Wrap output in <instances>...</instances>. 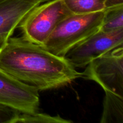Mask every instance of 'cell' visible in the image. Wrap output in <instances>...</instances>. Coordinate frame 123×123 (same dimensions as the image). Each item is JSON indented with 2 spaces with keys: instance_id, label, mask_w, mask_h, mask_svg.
<instances>
[{
  "instance_id": "cell-1",
  "label": "cell",
  "mask_w": 123,
  "mask_h": 123,
  "mask_svg": "<svg viewBox=\"0 0 123 123\" xmlns=\"http://www.w3.org/2000/svg\"><path fill=\"white\" fill-rule=\"evenodd\" d=\"M0 68L38 91L53 90L81 78L65 56L52 54L23 37H10L0 52Z\"/></svg>"
},
{
  "instance_id": "cell-2",
  "label": "cell",
  "mask_w": 123,
  "mask_h": 123,
  "mask_svg": "<svg viewBox=\"0 0 123 123\" xmlns=\"http://www.w3.org/2000/svg\"><path fill=\"white\" fill-rule=\"evenodd\" d=\"M104 15L105 10L88 14L72 13L58 24L42 46L54 55L65 56L100 29Z\"/></svg>"
},
{
  "instance_id": "cell-3",
  "label": "cell",
  "mask_w": 123,
  "mask_h": 123,
  "mask_svg": "<svg viewBox=\"0 0 123 123\" xmlns=\"http://www.w3.org/2000/svg\"><path fill=\"white\" fill-rule=\"evenodd\" d=\"M70 14L63 0H52L31 10L18 28L24 38L42 46L58 24Z\"/></svg>"
},
{
  "instance_id": "cell-4",
  "label": "cell",
  "mask_w": 123,
  "mask_h": 123,
  "mask_svg": "<svg viewBox=\"0 0 123 123\" xmlns=\"http://www.w3.org/2000/svg\"><path fill=\"white\" fill-rule=\"evenodd\" d=\"M123 46L92 60L81 73V78L96 82L105 91L123 97Z\"/></svg>"
},
{
  "instance_id": "cell-5",
  "label": "cell",
  "mask_w": 123,
  "mask_h": 123,
  "mask_svg": "<svg viewBox=\"0 0 123 123\" xmlns=\"http://www.w3.org/2000/svg\"><path fill=\"white\" fill-rule=\"evenodd\" d=\"M123 46V28L112 31L99 30L71 49L65 56L74 68H84L91 61Z\"/></svg>"
},
{
  "instance_id": "cell-6",
  "label": "cell",
  "mask_w": 123,
  "mask_h": 123,
  "mask_svg": "<svg viewBox=\"0 0 123 123\" xmlns=\"http://www.w3.org/2000/svg\"><path fill=\"white\" fill-rule=\"evenodd\" d=\"M39 91L33 86L20 82L0 68V104L21 113L38 112Z\"/></svg>"
},
{
  "instance_id": "cell-7",
  "label": "cell",
  "mask_w": 123,
  "mask_h": 123,
  "mask_svg": "<svg viewBox=\"0 0 123 123\" xmlns=\"http://www.w3.org/2000/svg\"><path fill=\"white\" fill-rule=\"evenodd\" d=\"M40 4L34 0H0V33L12 36L30 11Z\"/></svg>"
},
{
  "instance_id": "cell-8",
  "label": "cell",
  "mask_w": 123,
  "mask_h": 123,
  "mask_svg": "<svg viewBox=\"0 0 123 123\" xmlns=\"http://www.w3.org/2000/svg\"><path fill=\"white\" fill-rule=\"evenodd\" d=\"M100 123H123V97L105 91Z\"/></svg>"
},
{
  "instance_id": "cell-9",
  "label": "cell",
  "mask_w": 123,
  "mask_h": 123,
  "mask_svg": "<svg viewBox=\"0 0 123 123\" xmlns=\"http://www.w3.org/2000/svg\"><path fill=\"white\" fill-rule=\"evenodd\" d=\"M65 5L74 14H88L105 9L106 0H63Z\"/></svg>"
},
{
  "instance_id": "cell-10",
  "label": "cell",
  "mask_w": 123,
  "mask_h": 123,
  "mask_svg": "<svg viewBox=\"0 0 123 123\" xmlns=\"http://www.w3.org/2000/svg\"><path fill=\"white\" fill-rule=\"evenodd\" d=\"M123 5L105 9L103 22L100 30L112 31L123 28Z\"/></svg>"
},
{
  "instance_id": "cell-11",
  "label": "cell",
  "mask_w": 123,
  "mask_h": 123,
  "mask_svg": "<svg viewBox=\"0 0 123 123\" xmlns=\"http://www.w3.org/2000/svg\"><path fill=\"white\" fill-rule=\"evenodd\" d=\"M72 123L73 121L61 117L60 115L52 116L46 114L20 113L14 123Z\"/></svg>"
},
{
  "instance_id": "cell-12",
  "label": "cell",
  "mask_w": 123,
  "mask_h": 123,
  "mask_svg": "<svg viewBox=\"0 0 123 123\" xmlns=\"http://www.w3.org/2000/svg\"><path fill=\"white\" fill-rule=\"evenodd\" d=\"M20 113L14 108L0 104V123H14Z\"/></svg>"
},
{
  "instance_id": "cell-13",
  "label": "cell",
  "mask_w": 123,
  "mask_h": 123,
  "mask_svg": "<svg viewBox=\"0 0 123 123\" xmlns=\"http://www.w3.org/2000/svg\"><path fill=\"white\" fill-rule=\"evenodd\" d=\"M123 5V0H106L105 8Z\"/></svg>"
},
{
  "instance_id": "cell-14",
  "label": "cell",
  "mask_w": 123,
  "mask_h": 123,
  "mask_svg": "<svg viewBox=\"0 0 123 123\" xmlns=\"http://www.w3.org/2000/svg\"><path fill=\"white\" fill-rule=\"evenodd\" d=\"M11 36L7 33H0V52L6 44L8 38Z\"/></svg>"
},
{
  "instance_id": "cell-15",
  "label": "cell",
  "mask_w": 123,
  "mask_h": 123,
  "mask_svg": "<svg viewBox=\"0 0 123 123\" xmlns=\"http://www.w3.org/2000/svg\"><path fill=\"white\" fill-rule=\"evenodd\" d=\"M34 1H39V2H41V3H43V2H48V1H52V0H34Z\"/></svg>"
}]
</instances>
